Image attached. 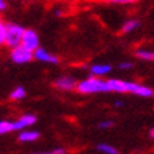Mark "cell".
<instances>
[{
	"mask_svg": "<svg viewBox=\"0 0 154 154\" xmlns=\"http://www.w3.org/2000/svg\"><path fill=\"white\" fill-rule=\"evenodd\" d=\"M11 61L16 64H27L34 58V51L24 47L23 44H19L11 48Z\"/></svg>",
	"mask_w": 154,
	"mask_h": 154,
	"instance_id": "3",
	"label": "cell"
},
{
	"mask_svg": "<svg viewBox=\"0 0 154 154\" xmlns=\"http://www.w3.org/2000/svg\"><path fill=\"white\" fill-rule=\"evenodd\" d=\"M119 68H120V69H130V68H133V62H129V61L120 62V64H119Z\"/></svg>",
	"mask_w": 154,
	"mask_h": 154,
	"instance_id": "21",
	"label": "cell"
},
{
	"mask_svg": "<svg viewBox=\"0 0 154 154\" xmlns=\"http://www.w3.org/2000/svg\"><path fill=\"white\" fill-rule=\"evenodd\" d=\"M100 3H107V5H119V6H127V5H134L140 0H96Z\"/></svg>",
	"mask_w": 154,
	"mask_h": 154,
	"instance_id": "17",
	"label": "cell"
},
{
	"mask_svg": "<svg viewBox=\"0 0 154 154\" xmlns=\"http://www.w3.org/2000/svg\"><path fill=\"white\" fill-rule=\"evenodd\" d=\"M153 96H154V94H153Z\"/></svg>",
	"mask_w": 154,
	"mask_h": 154,
	"instance_id": "25",
	"label": "cell"
},
{
	"mask_svg": "<svg viewBox=\"0 0 154 154\" xmlns=\"http://www.w3.org/2000/svg\"><path fill=\"white\" fill-rule=\"evenodd\" d=\"M34 154H65V150L55 149V150H51V151H42V153H34Z\"/></svg>",
	"mask_w": 154,
	"mask_h": 154,
	"instance_id": "20",
	"label": "cell"
},
{
	"mask_svg": "<svg viewBox=\"0 0 154 154\" xmlns=\"http://www.w3.org/2000/svg\"><path fill=\"white\" fill-rule=\"evenodd\" d=\"M76 91L79 94L91 95V94H102V92H109L106 85V81H102L99 76H91L88 79H84L76 84Z\"/></svg>",
	"mask_w": 154,
	"mask_h": 154,
	"instance_id": "1",
	"label": "cell"
},
{
	"mask_svg": "<svg viewBox=\"0 0 154 154\" xmlns=\"http://www.w3.org/2000/svg\"><path fill=\"white\" fill-rule=\"evenodd\" d=\"M107 89L109 92H116V94H127V82L122 79H116V78H112V79L106 81Z\"/></svg>",
	"mask_w": 154,
	"mask_h": 154,
	"instance_id": "9",
	"label": "cell"
},
{
	"mask_svg": "<svg viewBox=\"0 0 154 154\" xmlns=\"http://www.w3.org/2000/svg\"><path fill=\"white\" fill-rule=\"evenodd\" d=\"M127 94H134L137 96H143V98H150L153 96V89L146 86V85L137 84V82H127Z\"/></svg>",
	"mask_w": 154,
	"mask_h": 154,
	"instance_id": "5",
	"label": "cell"
},
{
	"mask_svg": "<svg viewBox=\"0 0 154 154\" xmlns=\"http://www.w3.org/2000/svg\"><path fill=\"white\" fill-rule=\"evenodd\" d=\"M26 28L14 23H6V35H5V44L7 47L13 48L16 45L21 44V38Z\"/></svg>",
	"mask_w": 154,
	"mask_h": 154,
	"instance_id": "2",
	"label": "cell"
},
{
	"mask_svg": "<svg viewBox=\"0 0 154 154\" xmlns=\"http://www.w3.org/2000/svg\"><path fill=\"white\" fill-rule=\"evenodd\" d=\"M113 123L112 120H103V122H100L98 125V127L99 129H102V130H107V129H110V127H113Z\"/></svg>",
	"mask_w": 154,
	"mask_h": 154,
	"instance_id": "19",
	"label": "cell"
},
{
	"mask_svg": "<svg viewBox=\"0 0 154 154\" xmlns=\"http://www.w3.org/2000/svg\"><path fill=\"white\" fill-rule=\"evenodd\" d=\"M96 149H98V151H100V153H103V154H119V150L115 149V147L110 144H106V143L98 144Z\"/></svg>",
	"mask_w": 154,
	"mask_h": 154,
	"instance_id": "16",
	"label": "cell"
},
{
	"mask_svg": "<svg viewBox=\"0 0 154 154\" xmlns=\"http://www.w3.org/2000/svg\"><path fill=\"white\" fill-rule=\"evenodd\" d=\"M37 122V117L34 115H23L21 117H19L17 120H14V131H21L27 127L33 126L34 123Z\"/></svg>",
	"mask_w": 154,
	"mask_h": 154,
	"instance_id": "8",
	"label": "cell"
},
{
	"mask_svg": "<svg viewBox=\"0 0 154 154\" xmlns=\"http://www.w3.org/2000/svg\"><path fill=\"white\" fill-rule=\"evenodd\" d=\"M5 35H6V23L0 17V45L5 44Z\"/></svg>",
	"mask_w": 154,
	"mask_h": 154,
	"instance_id": "18",
	"label": "cell"
},
{
	"mask_svg": "<svg viewBox=\"0 0 154 154\" xmlns=\"http://www.w3.org/2000/svg\"><path fill=\"white\" fill-rule=\"evenodd\" d=\"M40 137V133L35 130H21V133L19 134V140L23 141V143H31V141H35Z\"/></svg>",
	"mask_w": 154,
	"mask_h": 154,
	"instance_id": "11",
	"label": "cell"
},
{
	"mask_svg": "<svg viewBox=\"0 0 154 154\" xmlns=\"http://www.w3.org/2000/svg\"><path fill=\"white\" fill-rule=\"evenodd\" d=\"M110 71H112V65H109V64H95L91 66V75L99 76V78L107 75Z\"/></svg>",
	"mask_w": 154,
	"mask_h": 154,
	"instance_id": "10",
	"label": "cell"
},
{
	"mask_svg": "<svg viewBox=\"0 0 154 154\" xmlns=\"http://www.w3.org/2000/svg\"><path fill=\"white\" fill-rule=\"evenodd\" d=\"M23 98H26V89L23 86H17L11 91L10 94V99L11 100H21Z\"/></svg>",
	"mask_w": 154,
	"mask_h": 154,
	"instance_id": "15",
	"label": "cell"
},
{
	"mask_svg": "<svg viewBox=\"0 0 154 154\" xmlns=\"http://www.w3.org/2000/svg\"><path fill=\"white\" fill-rule=\"evenodd\" d=\"M115 106L116 107H123V102H122V100H117V102H115Z\"/></svg>",
	"mask_w": 154,
	"mask_h": 154,
	"instance_id": "23",
	"label": "cell"
},
{
	"mask_svg": "<svg viewBox=\"0 0 154 154\" xmlns=\"http://www.w3.org/2000/svg\"><path fill=\"white\" fill-rule=\"evenodd\" d=\"M34 58L37 61H41V62H47V64H58L60 62L58 57L51 54V52H48L47 50H44L41 47L34 50Z\"/></svg>",
	"mask_w": 154,
	"mask_h": 154,
	"instance_id": "6",
	"label": "cell"
},
{
	"mask_svg": "<svg viewBox=\"0 0 154 154\" xmlns=\"http://www.w3.org/2000/svg\"><path fill=\"white\" fill-rule=\"evenodd\" d=\"M150 137H151V139H154V129H151V130H150Z\"/></svg>",
	"mask_w": 154,
	"mask_h": 154,
	"instance_id": "24",
	"label": "cell"
},
{
	"mask_svg": "<svg viewBox=\"0 0 154 154\" xmlns=\"http://www.w3.org/2000/svg\"><path fill=\"white\" fill-rule=\"evenodd\" d=\"M139 27H140V21H139L137 19H130V20H127V21H125V23H123V26H122V28H120V31L123 34H129V33L136 31Z\"/></svg>",
	"mask_w": 154,
	"mask_h": 154,
	"instance_id": "12",
	"label": "cell"
},
{
	"mask_svg": "<svg viewBox=\"0 0 154 154\" xmlns=\"http://www.w3.org/2000/svg\"><path fill=\"white\" fill-rule=\"evenodd\" d=\"M76 81L72 76H60L54 82V86L60 91H74L76 89Z\"/></svg>",
	"mask_w": 154,
	"mask_h": 154,
	"instance_id": "7",
	"label": "cell"
},
{
	"mask_svg": "<svg viewBox=\"0 0 154 154\" xmlns=\"http://www.w3.org/2000/svg\"><path fill=\"white\" fill-rule=\"evenodd\" d=\"M6 7H7V5H6V0H0V11L6 10Z\"/></svg>",
	"mask_w": 154,
	"mask_h": 154,
	"instance_id": "22",
	"label": "cell"
},
{
	"mask_svg": "<svg viewBox=\"0 0 154 154\" xmlns=\"http://www.w3.org/2000/svg\"><path fill=\"white\" fill-rule=\"evenodd\" d=\"M134 55L143 61H154V51H150V50H143V48L136 50Z\"/></svg>",
	"mask_w": 154,
	"mask_h": 154,
	"instance_id": "13",
	"label": "cell"
},
{
	"mask_svg": "<svg viewBox=\"0 0 154 154\" xmlns=\"http://www.w3.org/2000/svg\"><path fill=\"white\" fill-rule=\"evenodd\" d=\"M21 44H23L24 47H27L28 50H37L40 47V38H38V34L31 30V28H27V30H24L23 33V38H21Z\"/></svg>",
	"mask_w": 154,
	"mask_h": 154,
	"instance_id": "4",
	"label": "cell"
},
{
	"mask_svg": "<svg viewBox=\"0 0 154 154\" xmlns=\"http://www.w3.org/2000/svg\"><path fill=\"white\" fill-rule=\"evenodd\" d=\"M14 131V123L11 120H0V136Z\"/></svg>",
	"mask_w": 154,
	"mask_h": 154,
	"instance_id": "14",
	"label": "cell"
}]
</instances>
